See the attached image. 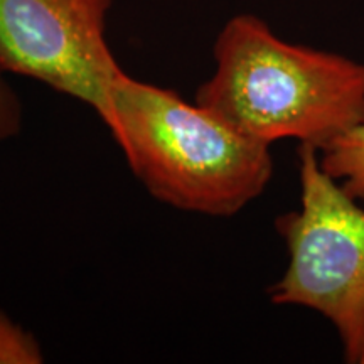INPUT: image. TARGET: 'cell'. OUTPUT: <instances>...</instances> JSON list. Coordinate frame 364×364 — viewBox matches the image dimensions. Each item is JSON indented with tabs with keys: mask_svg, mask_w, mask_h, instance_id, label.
<instances>
[{
	"mask_svg": "<svg viewBox=\"0 0 364 364\" xmlns=\"http://www.w3.org/2000/svg\"><path fill=\"white\" fill-rule=\"evenodd\" d=\"M213 56L196 102L250 139L322 149L364 124V63L289 43L255 14L223 26Z\"/></svg>",
	"mask_w": 364,
	"mask_h": 364,
	"instance_id": "obj_1",
	"label": "cell"
},
{
	"mask_svg": "<svg viewBox=\"0 0 364 364\" xmlns=\"http://www.w3.org/2000/svg\"><path fill=\"white\" fill-rule=\"evenodd\" d=\"M103 124L144 188L181 211L233 216L272 181L270 145L198 102L127 73L115 81Z\"/></svg>",
	"mask_w": 364,
	"mask_h": 364,
	"instance_id": "obj_2",
	"label": "cell"
},
{
	"mask_svg": "<svg viewBox=\"0 0 364 364\" xmlns=\"http://www.w3.org/2000/svg\"><path fill=\"white\" fill-rule=\"evenodd\" d=\"M300 206L275 220L289 265L268 289L275 306L311 309L338 332L348 364H364V208L299 144Z\"/></svg>",
	"mask_w": 364,
	"mask_h": 364,
	"instance_id": "obj_3",
	"label": "cell"
},
{
	"mask_svg": "<svg viewBox=\"0 0 364 364\" xmlns=\"http://www.w3.org/2000/svg\"><path fill=\"white\" fill-rule=\"evenodd\" d=\"M115 0H0V68L88 105L105 120L122 73L107 41Z\"/></svg>",
	"mask_w": 364,
	"mask_h": 364,
	"instance_id": "obj_4",
	"label": "cell"
},
{
	"mask_svg": "<svg viewBox=\"0 0 364 364\" xmlns=\"http://www.w3.org/2000/svg\"><path fill=\"white\" fill-rule=\"evenodd\" d=\"M318 157L346 193L364 201V124L318 149Z\"/></svg>",
	"mask_w": 364,
	"mask_h": 364,
	"instance_id": "obj_5",
	"label": "cell"
},
{
	"mask_svg": "<svg viewBox=\"0 0 364 364\" xmlns=\"http://www.w3.org/2000/svg\"><path fill=\"white\" fill-rule=\"evenodd\" d=\"M41 363H44V353L36 336L0 309V364Z\"/></svg>",
	"mask_w": 364,
	"mask_h": 364,
	"instance_id": "obj_6",
	"label": "cell"
},
{
	"mask_svg": "<svg viewBox=\"0 0 364 364\" xmlns=\"http://www.w3.org/2000/svg\"><path fill=\"white\" fill-rule=\"evenodd\" d=\"M6 71L0 68V144L19 135L22 130V103L6 80Z\"/></svg>",
	"mask_w": 364,
	"mask_h": 364,
	"instance_id": "obj_7",
	"label": "cell"
}]
</instances>
